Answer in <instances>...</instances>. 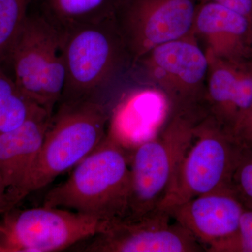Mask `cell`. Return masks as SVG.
I'll use <instances>...</instances> for the list:
<instances>
[{
    "mask_svg": "<svg viewBox=\"0 0 252 252\" xmlns=\"http://www.w3.org/2000/svg\"><path fill=\"white\" fill-rule=\"evenodd\" d=\"M8 63L23 94L53 115L65 83L61 32L42 15L28 16Z\"/></svg>",
    "mask_w": 252,
    "mask_h": 252,
    "instance_id": "6",
    "label": "cell"
},
{
    "mask_svg": "<svg viewBox=\"0 0 252 252\" xmlns=\"http://www.w3.org/2000/svg\"><path fill=\"white\" fill-rule=\"evenodd\" d=\"M164 210L207 250L236 232L245 207L233 190H220Z\"/></svg>",
    "mask_w": 252,
    "mask_h": 252,
    "instance_id": "12",
    "label": "cell"
},
{
    "mask_svg": "<svg viewBox=\"0 0 252 252\" xmlns=\"http://www.w3.org/2000/svg\"><path fill=\"white\" fill-rule=\"evenodd\" d=\"M61 32L66 75L60 103L92 99L130 58L114 16Z\"/></svg>",
    "mask_w": 252,
    "mask_h": 252,
    "instance_id": "5",
    "label": "cell"
},
{
    "mask_svg": "<svg viewBox=\"0 0 252 252\" xmlns=\"http://www.w3.org/2000/svg\"><path fill=\"white\" fill-rule=\"evenodd\" d=\"M251 150L252 151V149H251Z\"/></svg>",
    "mask_w": 252,
    "mask_h": 252,
    "instance_id": "23",
    "label": "cell"
},
{
    "mask_svg": "<svg viewBox=\"0 0 252 252\" xmlns=\"http://www.w3.org/2000/svg\"><path fill=\"white\" fill-rule=\"evenodd\" d=\"M197 0H125L114 14L133 62L157 46L193 34Z\"/></svg>",
    "mask_w": 252,
    "mask_h": 252,
    "instance_id": "8",
    "label": "cell"
},
{
    "mask_svg": "<svg viewBox=\"0 0 252 252\" xmlns=\"http://www.w3.org/2000/svg\"><path fill=\"white\" fill-rule=\"evenodd\" d=\"M208 252H252V210L245 208L238 230L207 248Z\"/></svg>",
    "mask_w": 252,
    "mask_h": 252,
    "instance_id": "18",
    "label": "cell"
},
{
    "mask_svg": "<svg viewBox=\"0 0 252 252\" xmlns=\"http://www.w3.org/2000/svg\"><path fill=\"white\" fill-rule=\"evenodd\" d=\"M52 115L41 111L23 125L0 134V173L6 189L8 210L17 205V198L26 184Z\"/></svg>",
    "mask_w": 252,
    "mask_h": 252,
    "instance_id": "13",
    "label": "cell"
},
{
    "mask_svg": "<svg viewBox=\"0 0 252 252\" xmlns=\"http://www.w3.org/2000/svg\"><path fill=\"white\" fill-rule=\"evenodd\" d=\"M222 5L252 20V0H204Z\"/></svg>",
    "mask_w": 252,
    "mask_h": 252,
    "instance_id": "21",
    "label": "cell"
},
{
    "mask_svg": "<svg viewBox=\"0 0 252 252\" xmlns=\"http://www.w3.org/2000/svg\"><path fill=\"white\" fill-rule=\"evenodd\" d=\"M245 149L231 132L207 113L195 129L171 190L160 209L167 210L217 190H231L232 177Z\"/></svg>",
    "mask_w": 252,
    "mask_h": 252,
    "instance_id": "4",
    "label": "cell"
},
{
    "mask_svg": "<svg viewBox=\"0 0 252 252\" xmlns=\"http://www.w3.org/2000/svg\"><path fill=\"white\" fill-rule=\"evenodd\" d=\"M109 117L93 99L61 102L51 117L35 162L17 198V204L32 192L49 185L74 167L107 135Z\"/></svg>",
    "mask_w": 252,
    "mask_h": 252,
    "instance_id": "3",
    "label": "cell"
},
{
    "mask_svg": "<svg viewBox=\"0 0 252 252\" xmlns=\"http://www.w3.org/2000/svg\"><path fill=\"white\" fill-rule=\"evenodd\" d=\"M134 63L143 64L149 77L161 86L176 107L199 103L205 97L208 57L190 35L157 46Z\"/></svg>",
    "mask_w": 252,
    "mask_h": 252,
    "instance_id": "10",
    "label": "cell"
},
{
    "mask_svg": "<svg viewBox=\"0 0 252 252\" xmlns=\"http://www.w3.org/2000/svg\"><path fill=\"white\" fill-rule=\"evenodd\" d=\"M176 108L160 132L139 144L129 158L128 211L124 220H139L160 209L171 190L197 126L208 113L200 103Z\"/></svg>",
    "mask_w": 252,
    "mask_h": 252,
    "instance_id": "2",
    "label": "cell"
},
{
    "mask_svg": "<svg viewBox=\"0 0 252 252\" xmlns=\"http://www.w3.org/2000/svg\"><path fill=\"white\" fill-rule=\"evenodd\" d=\"M207 57V110L234 135L237 126L252 108V59L233 61L210 54Z\"/></svg>",
    "mask_w": 252,
    "mask_h": 252,
    "instance_id": "11",
    "label": "cell"
},
{
    "mask_svg": "<svg viewBox=\"0 0 252 252\" xmlns=\"http://www.w3.org/2000/svg\"><path fill=\"white\" fill-rule=\"evenodd\" d=\"M234 135L245 147L252 149V108L237 126Z\"/></svg>",
    "mask_w": 252,
    "mask_h": 252,
    "instance_id": "20",
    "label": "cell"
},
{
    "mask_svg": "<svg viewBox=\"0 0 252 252\" xmlns=\"http://www.w3.org/2000/svg\"><path fill=\"white\" fill-rule=\"evenodd\" d=\"M231 190L245 208L252 210V151L247 147L232 177Z\"/></svg>",
    "mask_w": 252,
    "mask_h": 252,
    "instance_id": "19",
    "label": "cell"
},
{
    "mask_svg": "<svg viewBox=\"0 0 252 252\" xmlns=\"http://www.w3.org/2000/svg\"><path fill=\"white\" fill-rule=\"evenodd\" d=\"M32 0H0V65L10 55L24 27Z\"/></svg>",
    "mask_w": 252,
    "mask_h": 252,
    "instance_id": "17",
    "label": "cell"
},
{
    "mask_svg": "<svg viewBox=\"0 0 252 252\" xmlns=\"http://www.w3.org/2000/svg\"><path fill=\"white\" fill-rule=\"evenodd\" d=\"M83 251L88 252H200L205 248L166 210H156L134 220L109 224Z\"/></svg>",
    "mask_w": 252,
    "mask_h": 252,
    "instance_id": "9",
    "label": "cell"
},
{
    "mask_svg": "<svg viewBox=\"0 0 252 252\" xmlns=\"http://www.w3.org/2000/svg\"><path fill=\"white\" fill-rule=\"evenodd\" d=\"M129 194L128 157L117 138L107 134L65 182L48 192L44 205L74 210L111 223L127 217Z\"/></svg>",
    "mask_w": 252,
    "mask_h": 252,
    "instance_id": "1",
    "label": "cell"
},
{
    "mask_svg": "<svg viewBox=\"0 0 252 252\" xmlns=\"http://www.w3.org/2000/svg\"><path fill=\"white\" fill-rule=\"evenodd\" d=\"M193 32L206 41L207 54L225 60L252 59V20L212 1L198 5Z\"/></svg>",
    "mask_w": 252,
    "mask_h": 252,
    "instance_id": "14",
    "label": "cell"
},
{
    "mask_svg": "<svg viewBox=\"0 0 252 252\" xmlns=\"http://www.w3.org/2000/svg\"><path fill=\"white\" fill-rule=\"evenodd\" d=\"M8 202L6 196V189L4 181L0 173V213L7 211Z\"/></svg>",
    "mask_w": 252,
    "mask_h": 252,
    "instance_id": "22",
    "label": "cell"
},
{
    "mask_svg": "<svg viewBox=\"0 0 252 252\" xmlns=\"http://www.w3.org/2000/svg\"><path fill=\"white\" fill-rule=\"evenodd\" d=\"M125 0H43L42 15L60 31L114 16Z\"/></svg>",
    "mask_w": 252,
    "mask_h": 252,
    "instance_id": "15",
    "label": "cell"
},
{
    "mask_svg": "<svg viewBox=\"0 0 252 252\" xmlns=\"http://www.w3.org/2000/svg\"><path fill=\"white\" fill-rule=\"evenodd\" d=\"M0 252L61 251L102 233L109 223L67 209L41 207L4 212Z\"/></svg>",
    "mask_w": 252,
    "mask_h": 252,
    "instance_id": "7",
    "label": "cell"
},
{
    "mask_svg": "<svg viewBox=\"0 0 252 252\" xmlns=\"http://www.w3.org/2000/svg\"><path fill=\"white\" fill-rule=\"evenodd\" d=\"M42 110L0 67V134L18 128Z\"/></svg>",
    "mask_w": 252,
    "mask_h": 252,
    "instance_id": "16",
    "label": "cell"
}]
</instances>
